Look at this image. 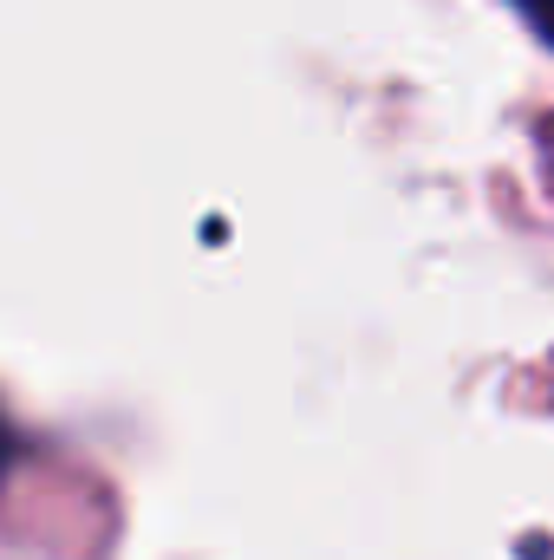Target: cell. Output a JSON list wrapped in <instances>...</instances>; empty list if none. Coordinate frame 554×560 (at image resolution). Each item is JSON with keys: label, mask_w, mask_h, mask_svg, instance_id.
Segmentation results:
<instances>
[{"label": "cell", "mask_w": 554, "mask_h": 560, "mask_svg": "<svg viewBox=\"0 0 554 560\" xmlns=\"http://www.w3.org/2000/svg\"><path fill=\"white\" fill-rule=\"evenodd\" d=\"M522 20H529V33L542 39V46H554V0H509Z\"/></svg>", "instance_id": "6da1fadb"}, {"label": "cell", "mask_w": 554, "mask_h": 560, "mask_svg": "<svg viewBox=\"0 0 554 560\" xmlns=\"http://www.w3.org/2000/svg\"><path fill=\"white\" fill-rule=\"evenodd\" d=\"M13 450H20V443H13V423L0 418V469H7V463H13Z\"/></svg>", "instance_id": "7a4b0ae2"}]
</instances>
